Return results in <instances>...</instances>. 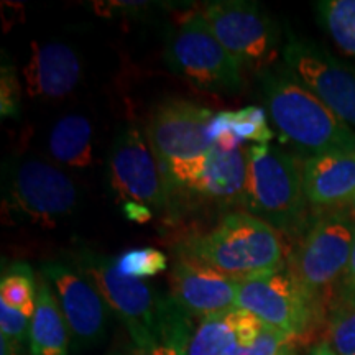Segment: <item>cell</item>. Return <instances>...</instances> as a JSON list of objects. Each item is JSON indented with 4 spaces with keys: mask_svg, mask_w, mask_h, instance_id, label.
Here are the masks:
<instances>
[{
    "mask_svg": "<svg viewBox=\"0 0 355 355\" xmlns=\"http://www.w3.org/2000/svg\"><path fill=\"white\" fill-rule=\"evenodd\" d=\"M319 19L340 51L355 58V0H324Z\"/></svg>",
    "mask_w": 355,
    "mask_h": 355,
    "instance_id": "obj_24",
    "label": "cell"
},
{
    "mask_svg": "<svg viewBox=\"0 0 355 355\" xmlns=\"http://www.w3.org/2000/svg\"><path fill=\"white\" fill-rule=\"evenodd\" d=\"M248 155L245 207L277 230L295 232L304 219L303 165L275 145H252Z\"/></svg>",
    "mask_w": 355,
    "mask_h": 355,
    "instance_id": "obj_6",
    "label": "cell"
},
{
    "mask_svg": "<svg viewBox=\"0 0 355 355\" xmlns=\"http://www.w3.org/2000/svg\"><path fill=\"white\" fill-rule=\"evenodd\" d=\"M178 252L237 279L278 272L288 265L278 230L247 212H230L209 232L181 242Z\"/></svg>",
    "mask_w": 355,
    "mask_h": 355,
    "instance_id": "obj_2",
    "label": "cell"
},
{
    "mask_svg": "<svg viewBox=\"0 0 355 355\" xmlns=\"http://www.w3.org/2000/svg\"><path fill=\"white\" fill-rule=\"evenodd\" d=\"M48 153L58 163L84 170L92 163V125L89 119L69 114L56 121L48 135Z\"/></svg>",
    "mask_w": 355,
    "mask_h": 355,
    "instance_id": "obj_21",
    "label": "cell"
},
{
    "mask_svg": "<svg viewBox=\"0 0 355 355\" xmlns=\"http://www.w3.org/2000/svg\"><path fill=\"white\" fill-rule=\"evenodd\" d=\"M261 326L259 318L241 308L201 319L191 336L188 355H241Z\"/></svg>",
    "mask_w": 355,
    "mask_h": 355,
    "instance_id": "obj_17",
    "label": "cell"
},
{
    "mask_svg": "<svg viewBox=\"0 0 355 355\" xmlns=\"http://www.w3.org/2000/svg\"><path fill=\"white\" fill-rule=\"evenodd\" d=\"M193 331L191 316L171 298L158 340L146 347H133L128 355H188Z\"/></svg>",
    "mask_w": 355,
    "mask_h": 355,
    "instance_id": "obj_22",
    "label": "cell"
},
{
    "mask_svg": "<svg viewBox=\"0 0 355 355\" xmlns=\"http://www.w3.org/2000/svg\"><path fill=\"white\" fill-rule=\"evenodd\" d=\"M349 303H355V230H354V243H352V252H350V260H349L347 270H345L343 283H340L339 286V293H337V301H336V304H349Z\"/></svg>",
    "mask_w": 355,
    "mask_h": 355,
    "instance_id": "obj_30",
    "label": "cell"
},
{
    "mask_svg": "<svg viewBox=\"0 0 355 355\" xmlns=\"http://www.w3.org/2000/svg\"><path fill=\"white\" fill-rule=\"evenodd\" d=\"M68 259L123 322L133 347H146L158 340L171 296L158 295L144 279L119 273L114 259L92 250L73 252Z\"/></svg>",
    "mask_w": 355,
    "mask_h": 355,
    "instance_id": "obj_5",
    "label": "cell"
},
{
    "mask_svg": "<svg viewBox=\"0 0 355 355\" xmlns=\"http://www.w3.org/2000/svg\"><path fill=\"white\" fill-rule=\"evenodd\" d=\"M311 355H336V354H334V350L329 347V344L321 343V344H318L313 350H311Z\"/></svg>",
    "mask_w": 355,
    "mask_h": 355,
    "instance_id": "obj_32",
    "label": "cell"
},
{
    "mask_svg": "<svg viewBox=\"0 0 355 355\" xmlns=\"http://www.w3.org/2000/svg\"><path fill=\"white\" fill-rule=\"evenodd\" d=\"M265 104L273 125L286 140L311 157L355 153V132L314 96L288 68L275 66L259 73Z\"/></svg>",
    "mask_w": 355,
    "mask_h": 355,
    "instance_id": "obj_1",
    "label": "cell"
},
{
    "mask_svg": "<svg viewBox=\"0 0 355 355\" xmlns=\"http://www.w3.org/2000/svg\"><path fill=\"white\" fill-rule=\"evenodd\" d=\"M112 355H121V354H112Z\"/></svg>",
    "mask_w": 355,
    "mask_h": 355,
    "instance_id": "obj_34",
    "label": "cell"
},
{
    "mask_svg": "<svg viewBox=\"0 0 355 355\" xmlns=\"http://www.w3.org/2000/svg\"><path fill=\"white\" fill-rule=\"evenodd\" d=\"M209 139L217 148L234 152L242 148L243 141H254V145H268L273 132L268 127V119L263 107L248 105L234 110H222L211 119Z\"/></svg>",
    "mask_w": 355,
    "mask_h": 355,
    "instance_id": "obj_20",
    "label": "cell"
},
{
    "mask_svg": "<svg viewBox=\"0 0 355 355\" xmlns=\"http://www.w3.org/2000/svg\"><path fill=\"white\" fill-rule=\"evenodd\" d=\"M42 275L63 311L73 349L79 352L99 345L107 334L109 308L96 288L64 261H46Z\"/></svg>",
    "mask_w": 355,
    "mask_h": 355,
    "instance_id": "obj_13",
    "label": "cell"
},
{
    "mask_svg": "<svg viewBox=\"0 0 355 355\" xmlns=\"http://www.w3.org/2000/svg\"><path fill=\"white\" fill-rule=\"evenodd\" d=\"M286 68L349 127L355 128V73L329 51L290 35L283 48Z\"/></svg>",
    "mask_w": 355,
    "mask_h": 355,
    "instance_id": "obj_11",
    "label": "cell"
},
{
    "mask_svg": "<svg viewBox=\"0 0 355 355\" xmlns=\"http://www.w3.org/2000/svg\"><path fill=\"white\" fill-rule=\"evenodd\" d=\"M296 337L263 324L255 340L241 355H296Z\"/></svg>",
    "mask_w": 355,
    "mask_h": 355,
    "instance_id": "obj_27",
    "label": "cell"
},
{
    "mask_svg": "<svg viewBox=\"0 0 355 355\" xmlns=\"http://www.w3.org/2000/svg\"><path fill=\"white\" fill-rule=\"evenodd\" d=\"M327 344L336 355H355V303L332 308Z\"/></svg>",
    "mask_w": 355,
    "mask_h": 355,
    "instance_id": "obj_26",
    "label": "cell"
},
{
    "mask_svg": "<svg viewBox=\"0 0 355 355\" xmlns=\"http://www.w3.org/2000/svg\"><path fill=\"white\" fill-rule=\"evenodd\" d=\"M355 219L334 212L319 217L288 255V272L322 319L334 308L354 243Z\"/></svg>",
    "mask_w": 355,
    "mask_h": 355,
    "instance_id": "obj_3",
    "label": "cell"
},
{
    "mask_svg": "<svg viewBox=\"0 0 355 355\" xmlns=\"http://www.w3.org/2000/svg\"><path fill=\"white\" fill-rule=\"evenodd\" d=\"M114 265L117 272L125 277L144 279L165 272L168 268V259L157 248L145 247L123 252L121 257L114 259Z\"/></svg>",
    "mask_w": 355,
    "mask_h": 355,
    "instance_id": "obj_25",
    "label": "cell"
},
{
    "mask_svg": "<svg viewBox=\"0 0 355 355\" xmlns=\"http://www.w3.org/2000/svg\"><path fill=\"white\" fill-rule=\"evenodd\" d=\"M303 188L308 202L319 209L350 204L355 198V153H327L304 159Z\"/></svg>",
    "mask_w": 355,
    "mask_h": 355,
    "instance_id": "obj_16",
    "label": "cell"
},
{
    "mask_svg": "<svg viewBox=\"0 0 355 355\" xmlns=\"http://www.w3.org/2000/svg\"><path fill=\"white\" fill-rule=\"evenodd\" d=\"M202 17L242 69L261 73L272 68L279 51V30L263 7L255 2L225 0L207 6Z\"/></svg>",
    "mask_w": 355,
    "mask_h": 355,
    "instance_id": "obj_8",
    "label": "cell"
},
{
    "mask_svg": "<svg viewBox=\"0 0 355 355\" xmlns=\"http://www.w3.org/2000/svg\"><path fill=\"white\" fill-rule=\"evenodd\" d=\"M110 184L125 202H139L150 209L170 204L168 186L157 157L140 130L128 127L119 133L109 157Z\"/></svg>",
    "mask_w": 355,
    "mask_h": 355,
    "instance_id": "obj_12",
    "label": "cell"
},
{
    "mask_svg": "<svg viewBox=\"0 0 355 355\" xmlns=\"http://www.w3.org/2000/svg\"><path fill=\"white\" fill-rule=\"evenodd\" d=\"M350 209H352V214L355 216V198L352 199V202H350Z\"/></svg>",
    "mask_w": 355,
    "mask_h": 355,
    "instance_id": "obj_33",
    "label": "cell"
},
{
    "mask_svg": "<svg viewBox=\"0 0 355 355\" xmlns=\"http://www.w3.org/2000/svg\"><path fill=\"white\" fill-rule=\"evenodd\" d=\"M237 308L248 311L266 326L277 327L296 339L308 336L321 321L288 268L241 279Z\"/></svg>",
    "mask_w": 355,
    "mask_h": 355,
    "instance_id": "obj_9",
    "label": "cell"
},
{
    "mask_svg": "<svg viewBox=\"0 0 355 355\" xmlns=\"http://www.w3.org/2000/svg\"><path fill=\"white\" fill-rule=\"evenodd\" d=\"M241 279L186 257H176L170 272L171 298L191 318H211L237 308Z\"/></svg>",
    "mask_w": 355,
    "mask_h": 355,
    "instance_id": "obj_14",
    "label": "cell"
},
{
    "mask_svg": "<svg viewBox=\"0 0 355 355\" xmlns=\"http://www.w3.org/2000/svg\"><path fill=\"white\" fill-rule=\"evenodd\" d=\"M7 204L25 219L55 227L76 211L78 189L60 168L42 159H26L8 180Z\"/></svg>",
    "mask_w": 355,
    "mask_h": 355,
    "instance_id": "obj_10",
    "label": "cell"
},
{
    "mask_svg": "<svg viewBox=\"0 0 355 355\" xmlns=\"http://www.w3.org/2000/svg\"><path fill=\"white\" fill-rule=\"evenodd\" d=\"M81 73L79 56L68 44L35 42L21 78L30 97L50 101L68 97L78 87Z\"/></svg>",
    "mask_w": 355,
    "mask_h": 355,
    "instance_id": "obj_15",
    "label": "cell"
},
{
    "mask_svg": "<svg viewBox=\"0 0 355 355\" xmlns=\"http://www.w3.org/2000/svg\"><path fill=\"white\" fill-rule=\"evenodd\" d=\"M2 87H0V112L2 117L15 119L20 112V81L15 74V68L2 66Z\"/></svg>",
    "mask_w": 355,
    "mask_h": 355,
    "instance_id": "obj_29",
    "label": "cell"
},
{
    "mask_svg": "<svg viewBox=\"0 0 355 355\" xmlns=\"http://www.w3.org/2000/svg\"><path fill=\"white\" fill-rule=\"evenodd\" d=\"M37 298L38 283H35L33 270L24 261L8 265L0 282V301L32 319L37 308Z\"/></svg>",
    "mask_w": 355,
    "mask_h": 355,
    "instance_id": "obj_23",
    "label": "cell"
},
{
    "mask_svg": "<svg viewBox=\"0 0 355 355\" xmlns=\"http://www.w3.org/2000/svg\"><path fill=\"white\" fill-rule=\"evenodd\" d=\"M247 181V150L239 148L234 152H224L214 146L202 163L201 170L191 180L188 189L212 201L245 206Z\"/></svg>",
    "mask_w": 355,
    "mask_h": 355,
    "instance_id": "obj_18",
    "label": "cell"
},
{
    "mask_svg": "<svg viewBox=\"0 0 355 355\" xmlns=\"http://www.w3.org/2000/svg\"><path fill=\"white\" fill-rule=\"evenodd\" d=\"M30 322H32V319L28 316L0 301V331H2V337L12 345L15 354L28 343Z\"/></svg>",
    "mask_w": 355,
    "mask_h": 355,
    "instance_id": "obj_28",
    "label": "cell"
},
{
    "mask_svg": "<svg viewBox=\"0 0 355 355\" xmlns=\"http://www.w3.org/2000/svg\"><path fill=\"white\" fill-rule=\"evenodd\" d=\"M173 73L209 92H237L243 87L242 66L222 46L202 13L180 21L165 46Z\"/></svg>",
    "mask_w": 355,
    "mask_h": 355,
    "instance_id": "obj_7",
    "label": "cell"
},
{
    "mask_svg": "<svg viewBox=\"0 0 355 355\" xmlns=\"http://www.w3.org/2000/svg\"><path fill=\"white\" fill-rule=\"evenodd\" d=\"M123 214L128 220L133 222H148L152 219V209L148 206L139 202H123Z\"/></svg>",
    "mask_w": 355,
    "mask_h": 355,
    "instance_id": "obj_31",
    "label": "cell"
},
{
    "mask_svg": "<svg viewBox=\"0 0 355 355\" xmlns=\"http://www.w3.org/2000/svg\"><path fill=\"white\" fill-rule=\"evenodd\" d=\"M71 334L50 283L40 275L37 308L30 322L28 355H69Z\"/></svg>",
    "mask_w": 355,
    "mask_h": 355,
    "instance_id": "obj_19",
    "label": "cell"
},
{
    "mask_svg": "<svg viewBox=\"0 0 355 355\" xmlns=\"http://www.w3.org/2000/svg\"><path fill=\"white\" fill-rule=\"evenodd\" d=\"M212 117L211 109L181 99L165 101L153 110L146 141L171 191L188 188L214 148L207 133Z\"/></svg>",
    "mask_w": 355,
    "mask_h": 355,
    "instance_id": "obj_4",
    "label": "cell"
}]
</instances>
